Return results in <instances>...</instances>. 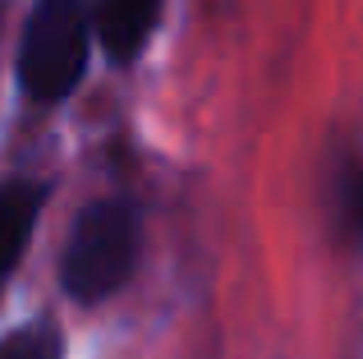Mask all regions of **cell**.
Masks as SVG:
<instances>
[{
    "label": "cell",
    "instance_id": "cell-5",
    "mask_svg": "<svg viewBox=\"0 0 363 359\" xmlns=\"http://www.w3.org/2000/svg\"><path fill=\"white\" fill-rule=\"evenodd\" d=\"M65 346H60V332L46 323H33V327H18V332H9L5 350L0 359H60Z\"/></svg>",
    "mask_w": 363,
    "mask_h": 359
},
{
    "label": "cell",
    "instance_id": "cell-2",
    "mask_svg": "<svg viewBox=\"0 0 363 359\" xmlns=\"http://www.w3.org/2000/svg\"><path fill=\"white\" fill-rule=\"evenodd\" d=\"M97 23L83 0H37L18 42V83L33 101H60L79 88Z\"/></svg>",
    "mask_w": 363,
    "mask_h": 359
},
{
    "label": "cell",
    "instance_id": "cell-1",
    "mask_svg": "<svg viewBox=\"0 0 363 359\" xmlns=\"http://www.w3.org/2000/svg\"><path fill=\"white\" fill-rule=\"evenodd\" d=\"M143 221L124 198H97L79 212L60 258V286L74 304H101L138 267Z\"/></svg>",
    "mask_w": 363,
    "mask_h": 359
},
{
    "label": "cell",
    "instance_id": "cell-6",
    "mask_svg": "<svg viewBox=\"0 0 363 359\" xmlns=\"http://www.w3.org/2000/svg\"><path fill=\"white\" fill-rule=\"evenodd\" d=\"M340 221L354 240H363V166H350L340 180Z\"/></svg>",
    "mask_w": 363,
    "mask_h": 359
},
{
    "label": "cell",
    "instance_id": "cell-4",
    "mask_svg": "<svg viewBox=\"0 0 363 359\" xmlns=\"http://www.w3.org/2000/svg\"><path fill=\"white\" fill-rule=\"evenodd\" d=\"M42 198H46V189H42V184H28V180H14V184H5V194H0V231H5V272L14 267L18 258H23L28 235H33L37 212H42Z\"/></svg>",
    "mask_w": 363,
    "mask_h": 359
},
{
    "label": "cell",
    "instance_id": "cell-3",
    "mask_svg": "<svg viewBox=\"0 0 363 359\" xmlns=\"http://www.w3.org/2000/svg\"><path fill=\"white\" fill-rule=\"evenodd\" d=\"M161 0H101L92 23H97V42L116 65H129L133 55L147 46L152 28H157Z\"/></svg>",
    "mask_w": 363,
    "mask_h": 359
}]
</instances>
